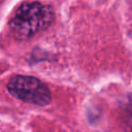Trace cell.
<instances>
[{"label":"cell","mask_w":132,"mask_h":132,"mask_svg":"<svg viewBox=\"0 0 132 132\" xmlns=\"http://www.w3.org/2000/svg\"><path fill=\"white\" fill-rule=\"evenodd\" d=\"M54 20L51 6L40 2H26L20 5L9 21V28L19 40H28L45 30Z\"/></svg>","instance_id":"cell-1"},{"label":"cell","mask_w":132,"mask_h":132,"mask_svg":"<svg viewBox=\"0 0 132 132\" xmlns=\"http://www.w3.org/2000/svg\"><path fill=\"white\" fill-rule=\"evenodd\" d=\"M8 92L15 98L39 106L51 102V92L46 85L33 76L14 75L7 84Z\"/></svg>","instance_id":"cell-2"},{"label":"cell","mask_w":132,"mask_h":132,"mask_svg":"<svg viewBox=\"0 0 132 132\" xmlns=\"http://www.w3.org/2000/svg\"><path fill=\"white\" fill-rule=\"evenodd\" d=\"M129 107H130V110H131V114H132V103L130 104V106H129Z\"/></svg>","instance_id":"cell-3"}]
</instances>
